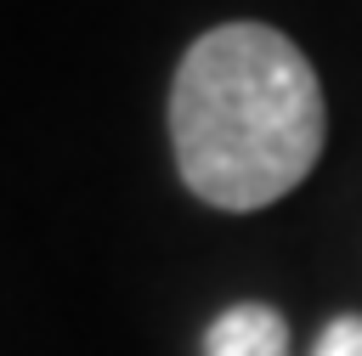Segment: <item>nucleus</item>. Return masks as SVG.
I'll return each instance as SVG.
<instances>
[{"label":"nucleus","instance_id":"f257e3e1","mask_svg":"<svg viewBox=\"0 0 362 356\" xmlns=\"http://www.w3.org/2000/svg\"><path fill=\"white\" fill-rule=\"evenodd\" d=\"M328 102L305 51L272 23L204 28L170 79V147L187 192L249 215L288 198L322 158Z\"/></svg>","mask_w":362,"mask_h":356},{"label":"nucleus","instance_id":"f03ea898","mask_svg":"<svg viewBox=\"0 0 362 356\" xmlns=\"http://www.w3.org/2000/svg\"><path fill=\"white\" fill-rule=\"evenodd\" d=\"M204 356H294L288 316L266 299H238L204 328Z\"/></svg>","mask_w":362,"mask_h":356},{"label":"nucleus","instance_id":"7ed1b4c3","mask_svg":"<svg viewBox=\"0 0 362 356\" xmlns=\"http://www.w3.org/2000/svg\"><path fill=\"white\" fill-rule=\"evenodd\" d=\"M311 356H362V311H339L322 322Z\"/></svg>","mask_w":362,"mask_h":356}]
</instances>
